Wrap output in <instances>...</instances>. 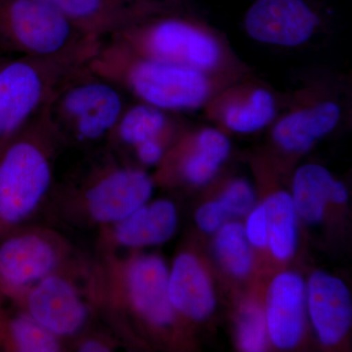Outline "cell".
Wrapping results in <instances>:
<instances>
[{
	"label": "cell",
	"mask_w": 352,
	"mask_h": 352,
	"mask_svg": "<svg viewBox=\"0 0 352 352\" xmlns=\"http://www.w3.org/2000/svg\"><path fill=\"white\" fill-rule=\"evenodd\" d=\"M117 1L120 2V3L124 4V6L138 7V8L144 9V10L149 11V12L155 13V11L152 10V9L147 8V7L139 4L138 0H117Z\"/></svg>",
	"instance_id": "d6a6232c"
},
{
	"label": "cell",
	"mask_w": 352,
	"mask_h": 352,
	"mask_svg": "<svg viewBox=\"0 0 352 352\" xmlns=\"http://www.w3.org/2000/svg\"><path fill=\"white\" fill-rule=\"evenodd\" d=\"M80 351L83 352H103L109 351L108 347L98 340H90L83 342L80 347Z\"/></svg>",
	"instance_id": "1f68e13d"
},
{
	"label": "cell",
	"mask_w": 352,
	"mask_h": 352,
	"mask_svg": "<svg viewBox=\"0 0 352 352\" xmlns=\"http://www.w3.org/2000/svg\"><path fill=\"white\" fill-rule=\"evenodd\" d=\"M168 274L160 256H139L132 261L126 274V287L133 307L146 321L166 327L175 319V309L168 298Z\"/></svg>",
	"instance_id": "5bb4252c"
},
{
	"label": "cell",
	"mask_w": 352,
	"mask_h": 352,
	"mask_svg": "<svg viewBox=\"0 0 352 352\" xmlns=\"http://www.w3.org/2000/svg\"><path fill=\"white\" fill-rule=\"evenodd\" d=\"M56 250L34 234L9 238L0 245V279L13 287L38 283L56 266Z\"/></svg>",
	"instance_id": "2e32d148"
},
{
	"label": "cell",
	"mask_w": 352,
	"mask_h": 352,
	"mask_svg": "<svg viewBox=\"0 0 352 352\" xmlns=\"http://www.w3.org/2000/svg\"><path fill=\"white\" fill-rule=\"evenodd\" d=\"M54 134L43 109L0 151V223L22 221L50 189Z\"/></svg>",
	"instance_id": "277c9868"
},
{
	"label": "cell",
	"mask_w": 352,
	"mask_h": 352,
	"mask_svg": "<svg viewBox=\"0 0 352 352\" xmlns=\"http://www.w3.org/2000/svg\"><path fill=\"white\" fill-rule=\"evenodd\" d=\"M195 219L197 226L203 232L215 233L229 219L217 200L201 206L197 210Z\"/></svg>",
	"instance_id": "83f0119b"
},
{
	"label": "cell",
	"mask_w": 352,
	"mask_h": 352,
	"mask_svg": "<svg viewBox=\"0 0 352 352\" xmlns=\"http://www.w3.org/2000/svg\"><path fill=\"white\" fill-rule=\"evenodd\" d=\"M10 336L19 351L55 352L60 349L56 336L30 315H21L11 322Z\"/></svg>",
	"instance_id": "cb8c5ba5"
},
{
	"label": "cell",
	"mask_w": 352,
	"mask_h": 352,
	"mask_svg": "<svg viewBox=\"0 0 352 352\" xmlns=\"http://www.w3.org/2000/svg\"><path fill=\"white\" fill-rule=\"evenodd\" d=\"M166 138L151 139L135 147L136 156L146 166H154L163 161Z\"/></svg>",
	"instance_id": "f1b7e54d"
},
{
	"label": "cell",
	"mask_w": 352,
	"mask_h": 352,
	"mask_svg": "<svg viewBox=\"0 0 352 352\" xmlns=\"http://www.w3.org/2000/svg\"><path fill=\"white\" fill-rule=\"evenodd\" d=\"M347 198H349V193H347L346 187L339 180L336 179L333 182L332 191H331V203L342 205V204L346 203Z\"/></svg>",
	"instance_id": "4dcf8cb0"
},
{
	"label": "cell",
	"mask_w": 352,
	"mask_h": 352,
	"mask_svg": "<svg viewBox=\"0 0 352 352\" xmlns=\"http://www.w3.org/2000/svg\"><path fill=\"white\" fill-rule=\"evenodd\" d=\"M29 315L56 337L73 335L82 327L87 309L78 292L59 276L44 277L30 292Z\"/></svg>",
	"instance_id": "4fadbf2b"
},
{
	"label": "cell",
	"mask_w": 352,
	"mask_h": 352,
	"mask_svg": "<svg viewBox=\"0 0 352 352\" xmlns=\"http://www.w3.org/2000/svg\"><path fill=\"white\" fill-rule=\"evenodd\" d=\"M268 226L271 252L279 261H287L295 254L298 245V214L291 194L276 191L263 204Z\"/></svg>",
	"instance_id": "44dd1931"
},
{
	"label": "cell",
	"mask_w": 352,
	"mask_h": 352,
	"mask_svg": "<svg viewBox=\"0 0 352 352\" xmlns=\"http://www.w3.org/2000/svg\"><path fill=\"white\" fill-rule=\"evenodd\" d=\"M231 148L228 136L221 129H199L178 148V171L190 184H207L230 156Z\"/></svg>",
	"instance_id": "ac0fdd59"
},
{
	"label": "cell",
	"mask_w": 352,
	"mask_h": 352,
	"mask_svg": "<svg viewBox=\"0 0 352 352\" xmlns=\"http://www.w3.org/2000/svg\"><path fill=\"white\" fill-rule=\"evenodd\" d=\"M110 38L109 43H102L92 58L88 65L90 71L126 90L139 101L166 112L203 109L220 90L233 82L143 56Z\"/></svg>",
	"instance_id": "6da1fadb"
},
{
	"label": "cell",
	"mask_w": 352,
	"mask_h": 352,
	"mask_svg": "<svg viewBox=\"0 0 352 352\" xmlns=\"http://www.w3.org/2000/svg\"><path fill=\"white\" fill-rule=\"evenodd\" d=\"M273 122L271 138L287 154L309 151L339 126L344 113L339 94L329 83L310 82L286 97Z\"/></svg>",
	"instance_id": "52a82bcc"
},
{
	"label": "cell",
	"mask_w": 352,
	"mask_h": 352,
	"mask_svg": "<svg viewBox=\"0 0 352 352\" xmlns=\"http://www.w3.org/2000/svg\"><path fill=\"white\" fill-rule=\"evenodd\" d=\"M111 38L143 56L224 80L234 82L251 74L221 32L189 16L156 14Z\"/></svg>",
	"instance_id": "7a4b0ae2"
},
{
	"label": "cell",
	"mask_w": 352,
	"mask_h": 352,
	"mask_svg": "<svg viewBox=\"0 0 352 352\" xmlns=\"http://www.w3.org/2000/svg\"><path fill=\"white\" fill-rule=\"evenodd\" d=\"M267 328L263 309L258 305H248L241 311L238 322V342L247 352L263 351L267 342Z\"/></svg>",
	"instance_id": "d4e9b609"
},
{
	"label": "cell",
	"mask_w": 352,
	"mask_h": 352,
	"mask_svg": "<svg viewBox=\"0 0 352 352\" xmlns=\"http://www.w3.org/2000/svg\"><path fill=\"white\" fill-rule=\"evenodd\" d=\"M335 180L332 173L320 164L300 166L294 175L292 194L298 217L308 224L321 222Z\"/></svg>",
	"instance_id": "ffe728a7"
},
{
	"label": "cell",
	"mask_w": 352,
	"mask_h": 352,
	"mask_svg": "<svg viewBox=\"0 0 352 352\" xmlns=\"http://www.w3.org/2000/svg\"><path fill=\"white\" fill-rule=\"evenodd\" d=\"M247 223L244 226L245 236L252 247L263 249L267 247L268 226L265 208L263 204L252 208L248 214Z\"/></svg>",
	"instance_id": "4316f807"
},
{
	"label": "cell",
	"mask_w": 352,
	"mask_h": 352,
	"mask_svg": "<svg viewBox=\"0 0 352 352\" xmlns=\"http://www.w3.org/2000/svg\"><path fill=\"white\" fill-rule=\"evenodd\" d=\"M103 41L87 38L53 55H22L0 63V151L65 82L87 69Z\"/></svg>",
	"instance_id": "3957f363"
},
{
	"label": "cell",
	"mask_w": 352,
	"mask_h": 352,
	"mask_svg": "<svg viewBox=\"0 0 352 352\" xmlns=\"http://www.w3.org/2000/svg\"><path fill=\"white\" fill-rule=\"evenodd\" d=\"M126 107L120 88L87 67L58 88L43 110L56 133L91 142L112 133Z\"/></svg>",
	"instance_id": "5b68a950"
},
{
	"label": "cell",
	"mask_w": 352,
	"mask_h": 352,
	"mask_svg": "<svg viewBox=\"0 0 352 352\" xmlns=\"http://www.w3.org/2000/svg\"><path fill=\"white\" fill-rule=\"evenodd\" d=\"M283 106L282 97L251 73L220 90L203 110L222 129L249 134L272 124Z\"/></svg>",
	"instance_id": "ba28073f"
},
{
	"label": "cell",
	"mask_w": 352,
	"mask_h": 352,
	"mask_svg": "<svg viewBox=\"0 0 352 352\" xmlns=\"http://www.w3.org/2000/svg\"><path fill=\"white\" fill-rule=\"evenodd\" d=\"M173 124L168 112L140 102L124 109L112 132L124 144L135 148L151 139L168 138Z\"/></svg>",
	"instance_id": "7402d4cb"
},
{
	"label": "cell",
	"mask_w": 352,
	"mask_h": 352,
	"mask_svg": "<svg viewBox=\"0 0 352 352\" xmlns=\"http://www.w3.org/2000/svg\"><path fill=\"white\" fill-rule=\"evenodd\" d=\"M61 13L85 36L103 41L106 36L150 17L152 14L117 0H41Z\"/></svg>",
	"instance_id": "9a60e30c"
},
{
	"label": "cell",
	"mask_w": 352,
	"mask_h": 352,
	"mask_svg": "<svg viewBox=\"0 0 352 352\" xmlns=\"http://www.w3.org/2000/svg\"><path fill=\"white\" fill-rule=\"evenodd\" d=\"M168 298L175 311L196 321L208 318L217 298L210 278L194 254H179L168 274Z\"/></svg>",
	"instance_id": "e0dca14e"
},
{
	"label": "cell",
	"mask_w": 352,
	"mask_h": 352,
	"mask_svg": "<svg viewBox=\"0 0 352 352\" xmlns=\"http://www.w3.org/2000/svg\"><path fill=\"white\" fill-rule=\"evenodd\" d=\"M321 25L305 0H258L245 16V32L258 43L298 47L314 38Z\"/></svg>",
	"instance_id": "9c48e42d"
},
{
	"label": "cell",
	"mask_w": 352,
	"mask_h": 352,
	"mask_svg": "<svg viewBox=\"0 0 352 352\" xmlns=\"http://www.w3.org/2000/svg\"><path fill=\"white\" fill-rule=\"evenodd\" d=\"M154 182L138 168H113L100 176L88 189V212L102 223H118L151 198Z\"/></svg>",
	"instance_id": "30bf717a"
},
{
	"label": "cell",
	"mask_w": 352,
	"mask_h": 352,
	"mask_svg": "<svg viewBox=\"0 0 352 352\" xmlns=\"http://www.w3.org/2000/svg\"><path fill=\"white\" fill-rule=\"evenodd\" d=\"M185 0H138L139 4L152 9L156 12L163 13L164 10L170 6H176Z\"/></svg>",
	"instance_id": "f546056e"
},
{
	"label": "cell",
	"mask_w": 352,
	"mask_h": 352,
	"mask_svg": "<svg viewBox=\"0 0 352 352\" xmlns=\"http://www.w3.org/2000/svg\"><path fill=\"white\" fill-rule=\"evenodd\" d=\"M177 221V210L173 203L155 201L118 222L116 239L129 248L163 244L175 233Z\"/></svg>",
	"instance_id": "d6986e66"
},
{
	"label": "cell",
	"mask_w": 352,
	"mask_h": 352,
	"mask_svg": "<svg viewBox=\"0 0 352 352\" xmlns=\"http://www.w3.org/2000/svg\"><path fill=\"white\" fill-rule=\"evenodd\" d=\"M219 201L228 219L249 214L254 207L256 193L251 183L236 178L226 185Z\"/></svg>",
	"instance_id": "484cf974"
},
{
	"label": "cell",
	"mask_w": 352,
	"mask_h": 352,
	"mask_svg": "<svg viewBox=\"0 0 352 352\" xmlns=\"http://www.w3.org/2000/svg\"><path fill=\"white\" fill-rule=\"evenodd\" d=\"M87 38L41 0H0V45L7 50L44 56L71 50Z\"/></svg>",
	"instance_id": "8992f818"
},
{
	"label": "cell",
	"mask_w": 352,
	"mask_h": 352,
	"mask_svg": "<svg viewBox=\"0 0 352 352\" xmlns=\"http://www.w3.org/2000/svg\"><path fill=\"white\" fill-rule=\"evenodd\" d=\"M215 237V256L224 270L233 276H247L254 266L251 244L239 222H226Z\"/></svg>",
	"instance_id": "603a6c76"
},
{
	"label": "cell",
	"mask_w": 352,
	"mask_h": 352,
	"mask_svg": "<svg viewBox=\"0 0 352 352\" xmlns=\"http://www.w3.org/2000/svg\"><path fill=\"white\" fill-rule=\"evenodd\" d=\"M307 305L315 333L324 346L339 344L352 321L351 292L340 278L315 271L307 284Z\"/></svg>",
	"instance_id": "7c38bea8"
},
{
	"label": "cell",
	"mask_w": 352,
	"mask_h": 352,
	"mask_svg": "<svg viewBox=\"0 0 352 352\" xmlns=\"http://www.w3.org/2000/svg\"><path fill=\"white\" fill-rule=\"evenodd\" d=\"M307 284L298 273L285 271L271 282L266 296L267 335L278 349H291L300 344L305 331Z\"/></svg>",
	"instance_id": "8fae6325"
}]
</instances>
